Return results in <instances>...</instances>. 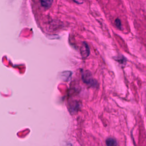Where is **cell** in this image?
<instances>
[{"instance_id":"3","label":"cell","mask_w":146,"mask_h":146,"mask_svg":"<svg viewBox=\"0 0 146 146\" xmlns=\"http://www.w3.org/2000/svg\"><path fill=\"white\" fill-rule=\"evenodd\" d=\"M42 6L46 8L50 7L52 3V0H39Z\"/></svg>"},{"instance_id":"2","label":"cell","mask_w":146,"mask_h":146,"mask_svg":"<svg viewBox=\"0 0 146 146\" xmlns=\"http://www.w3.org/2000/svg\"><path fill=\"white\" fill-rule=\"evenodd\" d=\"M89 52H90V51H89V48L88 47V45L86 43H84V45L82 46L81 49L82 55L83 56V58H86L88 55Z\"/></svg>"},{"instance_id":"6","label":"cell","mask_w":146,"mask_h":146,"mask_svg":"<svg viewBox=\"0 0 146 146\" xmlns=\"http://www.w3.org/2000/svg\"><path fill=\"white\" fill-rule=\"evenodd\" d=\"M75 2H76V3H79V4H80V3H83V0H73Z\"/></svg>"},{"instance_id":"4","label":"cell","mask_w":146,"mask_h":146,"mask_svg":"<svg viewBox=\"0 0 146 146\" xmlns=\"http://www.w3.org/2000/svg\"><path fill=\"white\" fill-rule=\"evenodd\" d=\"M106 144L109 146H113L117 145L116 141L113 138H108L106 140Z\"/></svg>"},{"instance_id":"1","label":"cell","mask_w":146,"mask_h":146,"mask_svg":"<svg viewBox=\"0 0 146 146\" xmlns=\"http://www.w3.org/2000/svg\"><path fill=\"white\" fill-rule=\"evenodd\" d=\"M83 79L84 80V82L90 85V86H96V82L91 77V75L90 73H84L83 75Z\"/></svg>"},{"instance_id":"5","label":"cell","mask_w":146,"mask_h":146,"mask_svg":"<svg viewBox=\"0 0 146 146\" xmlns=\"http://www.w3.org/2000/svg\"><path fill=\"white\" fill-rule=\"evenodd\" d=\"M115 23L118 28L120 29V27H121V22H120V20L119 19H116L115 21Z\"/></svg>"}]
</instances>
